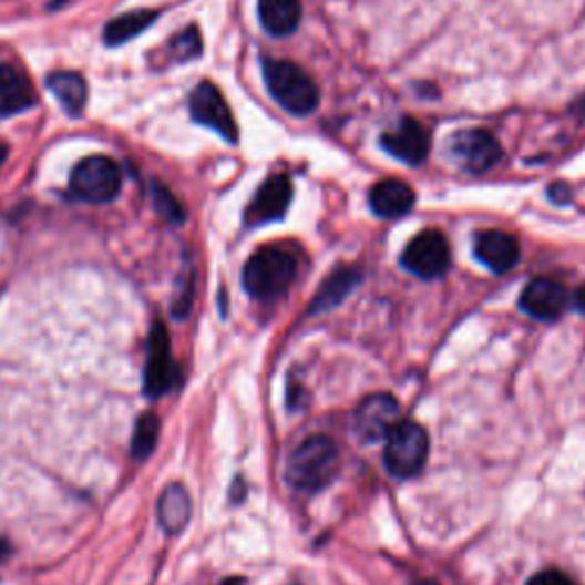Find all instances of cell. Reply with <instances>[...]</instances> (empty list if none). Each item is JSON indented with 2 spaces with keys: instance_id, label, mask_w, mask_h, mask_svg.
<instances>
[{
  "instance_id": "cell-1",
  "label": "cell",
  "mask_w": 585,
  "mask_h": 585,
  "mask_svg": "<svg viewBox=\"0 0 585 585\" xmlns=\"http://www.w3.org/2000/svg\"><path fill=\"white\" fill-rule=\"evenodd\" d=\"M341 469L339 447L329 437L314 434L292 449L286 460L284 479L298 492H320L332 483Z\"/></svg>"
},
{
  "instance_id": "cell-2",
  "label": "cell",
  "mask_w": 585,
  "mask_h": 585,
  "mask_svg": "<svg viewBox=\"0 0 585 585\" xmlns=\"http://www.w3.org/2000/svg\"><path fill=\"white\" fill-rule=\"evenodd\" d=\"M298 275L296 256L281 247H264L249 256L243 270V286L254 300L275 302L290 290Z\"/></svg>"
},
{
  "instance_id": "cell-3",
  "label": "cell",
  "mask_w": 585,
  "mask_h": 585,
  "mask_svg": "<svg viewBox=\"0 0 585 585\" xmlns=\"http://www.w3.org/2000/svg\"><path fill=\"white\" fill-rule=\"evenodd\" d=\"M430 451V439L423 425L417 421H398L389 434L384 447L387 471L396 479H414L425 466Z\"/></svg>"
},
{
  "instance_id": "cell-4",
  "label": "cell",
  "mask_w": 585,
  "mask_h": 585,
  "mask_svg": "<svg viewBox=\"0 0 585 585\" xmlns=\"http://www.w3.org/2000/svg\"><path fill=\"white\" fill-rule=\"evenodd\" d=\"M264 76L270 94L292 115H309L318 105V88L298 64L286 60H268Z\"/></svg>"
},
{
  "instance_id": "cell-5",
  "label": "cell",
  "mask_w": 585,
  "mask_h": 585,
  "mask_svg": "<svg viewBox=\"0 0 585 585\" xmlns=\"http://www.w3.org/2000/svg\"><path fill=\"white\" fill-rule=\"evenodd\" d=\"M71 193L90 204H107L120 195L122 172L115 161L105 156H90L71 172Z\"/></svg>"
},
{
  "instance_id": "cell-6",
  "label": "cell",
  "mask_w": 585,
  "mask_h": 585,
  "mask_svg": "<svg viewBox=\"0 0 585 585\" xmlns=\"http://www.w3.org/2000/svg\"><path fill=\"white\" fill-rule=\"evenodd\" d=\"M449 156L462 172L485 174L501 161L503 152L492 133L483 129H466V131H458L451 137Z\"/></svg>"
},
{
  "instance_id": "cell-7",
  "label": "cell",
  "mask_w": 585,
  "mask_h": 585,
  "mask_svg": "<svg viewBox=\"0 0 585 585\" xmlns=\"http://www.w3.org/2000/svg\"><path fill=\"white\" fill-rule=\"evenodd\" d=\"M400 261L417 277L434 279L447 273L449 261H451V249L442 234L428 229L408 243Z\"/></svg>"
},
{
  "instance_id": "cell-8",
  "label": "cell",
  "mask_w": 585,
  "mask_h": 585,
  "mask_svg": "<svg viewBox=\"0 0 585 585\" xmlns=\"http://www.w3.org/2000/svg\"><path fill=\"white\" fill-rule=\"evenodd\" d=\"M176 380H178V371L170 350V335L161 322H156L150 335V348H146L144 393L150 398H158L167 393L176 384Z\"/></svg>"
},
{
  "instance_id": "cell-9",
  "label": "cell",
  "mask_w": 585,
  "mask_h": 585,
  "mask_svg": "<svg viewBox=\"0 0 585 585\" xmlns=\"http://www.w3.org/2000/svg\"><path fill=\"white\" fill-rule=\"evenodd\" d=\"M398 423V402L389 393H373L355 410L352 432L359 442L376 444L387 439L389 430Z\"/></svg>"
},
{
  "instance_id": "cell-10",
  "label": "cell",
  "mask_w": 585,
  "mask_h": 585,
  "mask_svg": "<svg viewBox=\"0 0 585 585\" xmlns=\"http://www.w3.org/2000/svg\"><path fill=\"white\" fill-rule=\"evenodd\" d=\"M191 115L195 122L208 126L227 142H238V126L232 110L213 83H202L191 94Z\"/></svg>"
},
{
  "instance_id": "cell-11",
  "label": "cell",
  "mask_w": 585,
  "mask_h": 585,
  "mask_svg": "<svg viewBox=\"0 0 585 585\" xmlns=\"http://www.w3.org/2000/svg\"><path fill=\"white\" fill-rule=\"evenodd\" d=\"M292 197V183L286 174H275L261 183V188L256 191L254 199L245 211V223L249 227L273 223L286 215L288 204Z\"/></svg>"
},
{
  "instance_id": "cell-12",
  "label": "cell",
  "mask_w": 585,
  "mask_h": 585,
  "mask_svg": "<svg viewBox=\"0 0 585 585\" xmlns=\"http://www.w3.org/2000/svg\"><path fill=\"white\" fill-rule=\"evenodd\" d=\"M520 307L537 320H558L569 307V292L561 281L540 277L524 288Z\"/></svg>"
},
{
  "instance_id": "cell-13",
  "label": "cell",
  "mask_w": 585,
  "mask_h": 585,
  "mask_svg": "<svg viewBox=\"0 0 585 585\" xmlns=\"http://www.w3.org/2000/svg\"><path fill=\"white\" fill-rule=\"evenodd\" d=\"M382 146L398 161L419 165L430 152V135L423 124L412 117H406L393 131H387L382 135Z\"/></svg>"
},
{
  "instance_id": "cell-14",
  "label": "cell",
  "mask_w": 585,
  "mask_h": 585,
  "mask_svg": "<svg viewBox=\"0 0 585 585\" xmlns=\"http://www.w3.org/2000/svg\"><path fill=\"white\" fill-rule=\"evenodd\" d=\"M475 256L483 266H488L492 273H507L517 266L520 261V243L515 236L505 232H483L475 238Z\"/></svg>"
},
{
  "instance_id": "cell-15",
  "label": "cell",
  "mask_w": 585,
  "mask_h": 585,
  "mask_svg": "<svg viewBox=\"0 0 585 585\" xmlns=\"http://www.w3.org/2000/svg\"><path fill=\"white\" fill-rule=\"evenodd\" d=\"M369 202L376 215L391 219V217L408 215L417 202V195L406 181L387 178V181L376 183V186L371 188Z\"/></svg>"
},
{
  "instance_id": "cell-16",
  "label": "cell",
  "mask_w": 585,
  "mask_h": 585,
  "mask_svg": "<svg viewBox=\"0 0 585 585\" xmlns=\"http://www.w3.org/2000/svg\"><path fill=\"white\" fill-rule=\"evenodd\" d=\"M34 105V92L28 79L14 66L0 64V117H10Z\"/></svg>"
},
{
  "instance_id": "cell-17",
  "label": "cell",
  "mask_w": 585,
  "mask_h": 585,
  "mask_svg": "<svg viewBox=\"0 0 585 585\" xmlns=\"http://www.w3.org/2000/svg\"><path fill=\"white\" fill-rule=\"evenodd\" d=\"M191 515H193V501L188 490L178 483L167 485L158 499V522L163 531L170 535H178L188 526Z\"/></svg>"
},
{
  "instance_id": "cell-18",
  "label": "cell",
  "mask_w": 585,
  "mask_h": 585,
  "mask_svg": "<svg viewBox=\"0 0 585 585\" xmlns=\"http://www.w3.org/2000/svg\"><path fill=\"white\" fill-rule=\"evenodd\" d=\"M259 19L270 34H290L302 19V3L300 0H259Z\"/></svg>"
},
{
  "instance_id": "cell-19",
  "label": "cell",
  "mask_w": 585,
  "mask_h": 585,
  "mask_svg": "<svg viewBox=\"0 0 585 585\" xmlns=\"http://www.w3.org/2000/svg\"><path fill=\"white\" fill-rule=\"evenodd\" d=\"M359 284V273L355 268H339L325 279L320 290L316 292V298L311 302V311H329L348 296V292Z\"/></svg>"
},
{
  "instance_id": "cell-20",
  "label": "cell",
  "mask_w": 585,
  "mask_h": 585,
  "mask_svg": "<svg viewBox=\"0 0 585 585\" xmlns=\"http://www.w3.org/2000/svg\"><path fill=\"white\" fill-rule=\"evenodd\" d=\"M49 90L58 96L69 115H79L88 101V85L83 76L73 71H58L49 76Z\"/></svg>"
},
{
  "instance_id": "cell-21",
  "label": "cell",
  "mask_w": 585,
  "mask_h": 585,
  "mask_svg": "<svg viewBox=\"0 0 585 585\" xmlns=\"http://www.w3.org/2000/svg\"><path fill=\"white\" fill-rule=\"evenodd\" d=\"M156 19H158V12H152V10H135V12L122 14L105 25L103 42L107 47H120L133 40V37H137L140 32H144Z\"/></svg>"
},
{
  "instance_id": "cell-22",
  "label": "cell",
  "mask_w": 585,
  "mask_h": 585,
  "mask_svg": "<svg viewBox=\"0 0 585 585\" xmlns=\"http://www.w3.org/2000/svg\"><path fill=\"white\" fill-rule=\"evenodd\" d=\"M158 432H161V423H158V417L156 414H142L135 423V430H133V442H131V455L135 460H146L154 449H156V442H158Z\"/></svg>"
},
{
  "instance_id": "cell-23",
  "label": "cell",
  "mask_w": 585,
  "mask_h": 585,
  "mask_svg": "<svg viewBox=\"0 0 585 585\" xmlns=\"http://www.w3.org/2000/svg\"><path fill=\"white\" fill-rule=\"evenodd\" d=\"M152 191H154L156 211L165 219H170V223H174V225H178V223H183V219H186V213H183V206L178 204V199L165 186H161V183H154Z\"/></svg>"
},
{
  "instance_id": "cell-24",
  "label": "cell",
  "mask_w": 585,
  "mask_h": 585,
  "mask_svg": "<svg viewBox=\"0 0 585 585\" xmlns=\"http://www.w3.org/2000/svg\"><path fill=\"white\" fill-rule=\"evenodd\" d=\"M172 51L176 53L178 60H191V58L199 55V51H202V40H199L197 28H188L186 32L178 34L176 40L172 42Z\"/></svg>"
},
{
  "instance_id": "cell-25",
  "label": "cell",
  "mask_w": 585,
  "mask_h": 585,
  "mask_svg": "<svg viewBox=\"0 0 585 585\" xmlns=\"http://www.w3.org/2000/svg\"><path fill=\"white\" fill-rule=\"evenodd\" d=\"M528 585H574L569 576H565L563 572H556V569H546V572H540L537 576H533L528 581Z\"/></svg>"
},
{
  "instance_id": "cell-26",
  "label": "cell",
  "mask_w": 585,
  "mask_h": 585,
  "mask_svg": "<svg viewBox=\"0 0 585 585\" xmlns=\"http://www.w3.org/2000/svg\"><path fill=\"white\" fill-rule=\"evenodd\" d=\"M574 305L581 314H585V284L576 290V296H574Z\"/></svg>"
},
{
  "instance_id": "cell-27",
  "label": "cell",
  "mask_w": 585,
  "mask_h": 585,
  "mask_svg": "<svg viewBox=\"0 0 585 585\" xmlns=\"http://www.w3.org/2000/svg\"><path fill=\"white\" fill-rule=\"evenodd\" d=\"M243 492H245V483H243V479H236V483H234V490H232V499L234 501H240L243 499Z\"/></svg>"
},
{
  "instance_id": "cell-28",
  "label": "cell",
  "mask_w": 585,
  "mask_h": 585,
  "mask_svg": "<svg viewBox=\"0 0 585 585\" xmlns=\"http://www.w3.org/2000/svg\"><path fill=\"white\" fill-rule=\"evenodd\" d=\"M8 554V544L6 542H0V558H3Z\"/></svg>"
},
{
  "instance_id": "cell-29",
  "label": "cell",
  "mask_w": 585,
  "mask_h": 585,
  "mask_svg": "<svg viewBox=\"0 0 585 585\" xmlns=\"http://www.w3.org/2000/svg\"><path fill=\"white\" fill-rule=\"evenodd\" d=\"M414 585H439V583H434V581H419V583H414Z\"/></svg>"
},
{
  "instance_id": "cell-30",
  "label": "cell",
  "mask_w": 585,
  "mask_h": 585,
  "mask_svg": "<svg viewBox=\"0 0 585 585\" xmlns=\"http://www.w3.org/2000/svg\"><path fill=\"white\" fill-rule=\"evenodd\" d=\"M225 585H238V583H225Z\"/></svg>"
},
{
  "instance_id": "cell-31",
  "label": "cell",
  "mask_w": 585,
  "mask_h": 585,
  "mask_svg": "<svg viewBox=\"0 0 585 585\" xmlns=\"http://www.w3.org/2000/svg\"><path fill=\"white\" fill-rule=\"evenodd\" d=\"M0 165H3V156H0Z\"/></svg>"
}]
</instances>
